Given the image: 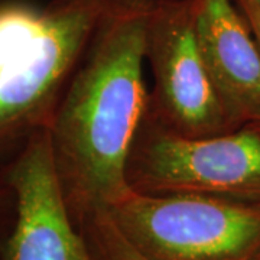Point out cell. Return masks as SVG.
Instances as JSON below:
<instances>
[{"label":"cell","mask_w":260,"mask_h":260,"mask_svg":"<svg viewBox=\"0 0 260 260\" xmlns=\"http://www.w3.org/2000/svg\"><path fill=\"white\" fill-rule=\"evenodd\" d=\"M107 0H49L0 59V167L49 127Z\"/></svg>","instance_id":"cell-2"},{"label":"cell","mask_w":260,"mask_h":260,"mask_svg":"<svg viewBox=\"0 0 260 260\" xmlns=\"http://www.w3.org/2000/svg\"><path fill=\"white\" fill-rule=\"evenodd\" d=\"M16 200L9 186L0 181V243L8 236L15 223Z\"/></svg>","instance_id":"cell-9"},{"label":"cell","mask_w":260,"mask_h":260,"mask_svg":"<svg viewBox=\"0 0 260 260\" xmlns=\"http://www.w3.org/2000/svg\"><path fill=\"white\" fill-rule=\"evenodd\" d=\"M126 178L142 194H201L260 203V130L186 138L146 113Z\"/></svg>","instance_id":"cell-4"},{"label":"cell","mask_w":260,"mask_h":260,"mask_svg":"<svg viewBox=\"0 0 260 260\" xmlns=\"http://www.w3.org/2000/svg\"><path fill=\"white\" fill-rule=\"evenodd\" d=\"M107 213L150 260H260V203L132 189Z\"/></svg>","instance_id":"cell-3"},{"label":"cell","mask_w":260,"mask_h":260,"mask_svg":"<svg viewBox=\"0 0 260 260\" xmlns=\"http://www.w3.org/2000/svg\"><path fill=\"white\" fill-rule=\"evenodd\" d=\"M251 30H253V35H254V39L257 42V45L260 48V18H257L254 22H253V26H251Z\"/></svg>","instance_id":"cell-10"},{"label":"cell","mask_w":260,"mask_h":260,"mask_svg":"<svg viewBox=\"0 0 260 260\" xmlns=\"http://www.w3.org/2000/svg\"><path fill=\"white\" fill-rule=\"evenodd\" d=\"M205 64L234 129L260 130V48L233 0H194Z\"/></svg>","instance_id":"cell-7"},{"label":"cell","mask_w":260,"mask_h":260,"mask_svg":"<svg viewBox=\"0 0 260 260\" xmlns=\"http://www.w3.org/2000/svg\"><path fill=\"white\" fill-rule=\"evenodd\" d=\"M254 3H256V5L259 6V9H260V0H254Z\"/></svg>","instance_id":"cell-11"},{"label":"cell","mask_w":260,"mask_h":260,"mask_svg":"<svg viewBox=\"0 0 260 260\" xmlns=\"http://www.w3.org/2000/svg\"><path fill=\"white\" fill-rule=\"evenodd\" d=\"M93 260H150L124 237L106 210L94 211L75 224Z\"/></svg>","instance_id":"cell-8"},{"label":"cell","mask_w":260,"mask_h":260,"mask_svg":"<svg viewBox=\"0 0 260 260\" xmlns=\"http://www.w3.org/2000/svg\"><path fill=\"white\" fill-rule=\"evenodd\" d=\"M0 181L16 200L0 260H93L65 204L48 127L35 132L16 156L0 167Z\"/></svg>","instance_id":"cell-6"},{"label":"cell","mask_w":260,"mask_h":260,"mask_svg":"<svg viewBox=\"0 0 260 260\" xmlns=\"http://www.w3.org/2000/svg\"><path fill=\"white\" fill-rule=\"evenodd\" d=\"M156 0H107L49 124L74 225L129 194L126 167L148 113L146 35Z\"/></svg>","instance_id":"cell-1"},{"label":"cell","mask_w":260,"mask_h":260,"mask_svg":"<svg viewBox=\"0 0 260 260\" xmlns=\"http://www.w3.org/2000/svg\"><path fill=\"white\" fill-rule=\"evenodd\" d=\"M153 74L148 113L186 138L234 129L214 87L197 32L194 0H156L146 35Z\"/></svg>","instance_id":"cell-5"}]
</instances>
